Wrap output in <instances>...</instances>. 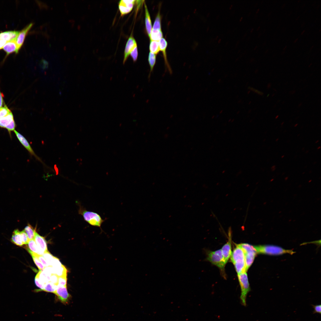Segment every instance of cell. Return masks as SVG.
Returning a JSON list of instances; mask_svg holds the SVG:
<instances>
[{"instance_id":"cell-1","label":"cell","mask_w":321,"mask_h":321,"mask_svg":"<svg viewBox=\"0 0 321 321\" xmlns=\"http://www.w3.org/2000/svg\"><path fill=\"white\" fill-rule=\"evenodd\" d=\"M236 246L232 254L231 260L234 265L238 274L246 271L243 251L238 244H236Z\"/></svg>"},{"instance_id":"cell-2","label":"cell","mask_w":321,"mask_h":321,"mask_svg":"<svg viewBox=\"0 0 321 321\" xmlns=\"http://www.w3.org/2000/svg\"><path fill=\"white\" fill-rule=\"evenodd\" d=\"M257 254L279 255L288 253L292 254L295 252L292 250H286L277 246L270 245L253 246Z\"/></svg>"},{"instance_id":"cell-3","label":"cell","mask_w":321,"mask_h":321,"mask_svg":"<svg viewBox=\"0 0 321 321\" xmlns=\"http://www.w3.org/2000/svg\"><path fill=\"white\" fill-rule=\"evenodd\" d=\"M80 212L84 220L88 224L92 226L100 228L102 231L101 226L105 220L103 219L99 214L83 209L81 210Z\"/></svg>"},{"instance_id":"cell-4","label":"cell","mask_w":321,"mask_h":321,"mask_svg":"<svg viewBox=\"0 0 321 321\" xmlns=\"http://www.w3.org/2000/svg\"><path fill=\"white\" fill-rule=\"evenodd\" d=\"M239 281L240 286L241 293L240 299L241 304L244 306L246 305V298L250 288L246 272L238 274Z\"/></svg>"},{"instance_id":"cell-5","label":"cell","mask_w":321,"mask_h":321,"mask_svg":"<svg viewBox=\"0 0 321 321\" xmlns=\"http://www.w3.org/2000/svg\"><path fill=\"white\" fill-rule=\"evenodd\" d=\"M238 244L242 248L244 254L246 270L247 272L253 263L257 254L253 246L246 243Z\"/></svg>"},{"instance_id":"cell-6","label":"cell","mask_w":321,"mask_h":321,"mask_svg":"<svg viewBox=\"0 0 321 321\" xmlns=\"http://www.w3.org/2000/svg\"><path fill=\"white\" fill-rule=\"evenodd\" d=\"M207 260L218 267L222 271H224V267L226 263L224 260L221 249L208 252L207 254Z\"/></svg>"},{"instance_id":"cell-7","label":"cell","mask_w":321,"mask_h":321,"mask_svg":"<svg viewBox=\"0 0 321 321\" xmlns=\"http://www.w3.org/2000/svg\"><path fill=\"white\" fill-rule=\"evenodd\" d=\"M54 293L56 296L57 300L64 304L68 303L71 297L67 291V286L57 285Z\"/></svg>"},{"instance_id":"cell-8","label":"cell","mask_w":321,"mask_h":321,"mask_svg":"<svg viewBox=\"0 0 321 321\" xmlns=\"http://www.w3.org/2000/svg\"><path fill=\"white\" fill-rule=\"evenodd\" d=\"M34 240L37 246L39 255H42L48 251L47 243L43 237L36 232Z\"/></svg>"},{"instance_id":"cell-9","label":"cell","mask_w":321,"mask_h":321,"mask_svg":"<svg viewBox=\"0 0 321 321\" xmlns=\"http://www.w3.org/2000/svg\"><path fill=\"white\" fill-rule=\"evenodd\" d=\"M33 25V23H31L26 26L21 31H19L15 40L18 51L23 45L26 37Z\"/></svg>"},{"instance_id":"cell-10","label":"cell","mask_w":321,"mask_h":321,"mask_svg":"<svg viewBox=\"0 0 321 321\" xmlns=\"http://www.w3.org/2000/svg\"><path fill=\"white\" fill-rule=\"evenodd\" d=\"M135 0H122L119 3V8L121 15L130 12L132 10Z\"/></svg>"},{"instance_id":"cell-11","label":"cell","mask_w":321,"mask_h":321,"mask_svg":"<svg viewBox=\"0 0 321 321\" xmlns=\"http://www.w3.org/2000/svg\"><path fill=\"white\" fill-rule=\"evenodd\" d=\"M229 230V240L228 242L222 247L221 251L224 260L226 263L232 255V235L231 230Z\"/></svg>"},{"instance_id":"cell-12","label":"cell","mask_w":321,"mask_h":321,"mask_svg":"<svg viewBox=\"0 0 321 321\" xmlns=\"http://www.w3.org/2000/svg\"><path fill=\"white\" fill-rule=\"evenodd\" d=\"M14 132L17 138L24 147L28 150L32 155L34 156L37 160L41 162L42 161L40 158L35 154L29 143L26 138L20 133L15 130Z\"/></svg>"},{"instance_id":"cell-13","label":"cell","mask_w":321,"mask_h":321,"mask_svg":"<svg viewBox=\"0 0 321 321\" xmlns=\"http://www.w3.org/2000/svg\"><path fill=\"white\" fill-rule=\"evenodd\" d=\"M137 45L136 40L132 36L129 38L125 46L123 63L124 64L131 52L135 47Z\"/></svg>"},{"instance_id":"cell-14","label":"cell","mask_w":321,"mask_h":321,"mask_svg":"<svg viewBox=\"0 0 321 321\" xmlns=\"http://www.w3.org/2000/svg\"><path fill=\"white\" fill-rule=\"evenodd\" d=\"M160 51L162 52L163 56L165 63L169 73H172L171 69L168 63L167 58L166 49L167 46V42L166 40L162 37L159 41Z\"/></svg>"},{"instance_id":"cell-15","label":"cell","mask_w":321,"mask_h":321,"mask_svg":"<svg viewBox=\"0 0 321 321\" xmlns=\"http://www.w3.org/2000/svg\"><path fill=\"white\" fill-rule=\"evenodd\" d=\"M3 49L6 53L5 59L11 53L15 52L17 54L18 52L15 40L7 42L4 46Z\"/></svg>"},{"instance_id":"cell-16","label":"cell","mask_w":321,"mask_h":321,"mask_svg":"<svg viewBox=\"0 0 321 321\" xmlns=\"http://www.w3.org/2000/svg\"><path fill=\"white\" fill-rule=\"evenodd\" d=\"M19 31H6L0 33V40L7 42L15 40Z\"/></svg>"},{"instance_id":"cell-17","label":"cell","mask_w":321,"mask_h":321,"mask_svg":"<svg viewBox=\"0 0 321 321\" xmlns=\"http://www.w3.org/2000/svg\"><path fill=\"white\" fill-rule=\"evenodd\" d=\"M12 242L15 244L21 246L24 245L22 236L21 233L18 229H16L13 232L11 239Z\"/></svg>"},{"instance_id":"cell-18","label":"cell","mask_w":321,"mask_h":321,"mask_svg":"<svg viewBox=\"0 0 321 321\" xmlns=\"http://www.w3.org/2000/svg\"><path fill=\"white\" fill-rule=\"evenodd\" d=\"M145 10V24L146 31L148 36L150 38L152 29V24L150 14L148 10L147 6L144 3Z\"/></svg>"},{"instance_id":"cell-19","label":"cell","mask_w":321,"mask_h":321,"mask_svg":"<svg viewBox=\"0 0 321 321\" xmlns=\"http://www.w3.org/2000/svg\"><path fill=\"white\" fill-rule=\"evenodd\" d=\"M14 120L13 115L11 112L6 116L0 118V127L5 128Z\"/></svg>"},{"instance_id":"cell-20","label":"cell","mask_w":321,"mask_h":321,"mask_svg":"<svg viewBox=\"0 0 321 321\" xmlns=\"http://www.w3.org/2000/svg\"><path fill=\"white\" fill-rule=\"evenodd\" d=\"M163 37L162 30H156L152 29L150 39V40L159 42Z\"/></svg>"},{"instance_id":"cell-21","label":"cell","mask_w":321,"mask_h":321,"mask_svg":"<svg viewBox=\"0 0 321 321\" xmlns=\"http://www.w3.org/2000/svg\"><path fill=\"white\" fill-rule=\"evenodd\" d=\"M27 234L29 239H34L36 232L35 229H34L29 224H28L23 230Z\"/></svg>"},{"instance_id":"cell-22","label":"cell","mask_w":321,"mask_h":321,"mask_svg":"<svg viewBox=\"0 0 321 321\" xmlns=\"http://www.w3.org/2000/svg\"><path fill=\"white\" fill-rule=\"evenodd\" d=\"M156 56V55L150 52L148 57V61L150 67V72L148 76L149 78L150 77L151 73L152 71L155 64Z\"/></svg>"},{"instance_id":"cell-23","label":"cell","mask_w":321,"mask_h":321,"mask_svg":"<svg viewBox=\"0 0 321 321\" xmlns=\"http://www.w3.org/2000/svg\"><path fill=\"white\" fill-rule=\"evenodd\" d=\"M40 281L44 285L50 281V276L47 275L43 271H40L36 275Z\"/></svg>"},{"instance_id":"cell-24","label":"cell","mask_w":321,"mask_h":321,"mask_svg":"<svg viewBox=\"0 0 321 321\" xmlns=\"http://www.w3.org/2000/svg\"><path fill=\"white\" fill-rule=\"evenodd\" d=\"M28 248H26L29 250L36 255H39L37 246L34 239L29 240L28 243Z\"/></svg>"},{"instance_id":"cell-25","label":"cell","mask_w":321,"mask_h":321,"mask_svg":"<svg viewBox=\"0 0 321 321\" xmlns=\"http://www.w3.org/2000/svg\"><path fill=\"white\" fill-rule=\"evenodd\" d=\"M149 48L150 52L157 55L160 51L159 42L150 40Z\"/></svg>"},{"instance_id":"cell-26","label":"cell","mask_w":321,"mask_h":321,"mask_svg":"<svg viewBox=\"0 0 321 321\" xmlns=\"http://www.w3.org/2000/svg\"><path fill=\"white\" fill-rule=\"evenodd\" d=\"M53 268L54 270V274H56L58 277L67 276V270L63 265H62L61 266L57 268Z\"/></svg>"},{"instance_id":"cell-27","label":"cell","mask_w":321,"mask_h":321,"mask_svg":"<svg viewBox=\"0 0 321 321\" xmlns=\"http://www.w3.org/2000/svg\"><path fill=\"white\" fill-rule=\"evenodd\" d=\"M57 286V285L50 281L45 284L43 291L54 293L56 290Z\"/></svg>"},{"instance_id":"cell-28","label":"cell","mask_w":321,"mask_h":321,"mask_svg":"<svg viewBox=\"0 0 321 321\" xmlns=\"http://www.w3.org/2000/svg\"><path fill=\"white\" fill-rule=\"evenodd\" d=\"M161 17L159 12L155 18L152 29L156 30H161Z\"/></svg>"},{"instance_id":"cell-29","label":"cell","mask_w":321,"mask_h":321,"mask_svg":"<svg viewBox=\"0 0 321 321\" xmlns=\"http://www.w3.org/2000/svg\"><path fill=\"white\" fill-rule=\"evenodd\" d=\"M28 251L32 256L34 262L40 271H43L45 267L36 255L29 251Z\"/></svg>"},{"instance_id":"cell-30","label":"cell","mask_w":321,"mask_h":321,"mask_svg":"<svg viewBox=\"0 0 321 321\" xmlns=\"http://www.w3.org/2000/svg\"><path fill=\"white\" fill-rule=\"evenodd\" d=\"M11 112L6 105L0 108V118L5 117Z\"/></svg>"},{"instance_id":"cell-31","label":"cell","mask_w":321,"mask_h":321,"mask_svg":"<svg viewBox=\"0 0 321 321\" xmlns=\"http://www.w3.org/2000/svg\"><path fill=\"white\" fill-rule=\"evenodd\" d=\"M42 256L48 263L49 266H51L52 261L54 257L48 251L42 255Z\"/></svg>"},{"instance_id":"cell-32","label":"cell","mask_w":321,"mask_h":321,"mask_svg":"<svg viewBox=\"0 0 321 321\" xmlns=\"http://www.w3.org/2000/svg\"><path fill=\"white\" fill-rule=\"evenodd\" d=\"M16 126V125L14 120L5 128L7 130L10 136H11V132L15 130Z\"/></svg>"},{"instance_id":"cell-33","label":"cell","mask_w":321,"mask_h":321,"mask_svg":"<svg viewBox=\"0 0 321 321\" xmlns=\"http://www.w3.org/2000/svg\"><path fill=\"white\" fill-rule=\"evenodd\" d=\"M67 276L58 277V285L67 286Z\"/></svg>"},{"instance_id":"cell-34","label":"cell","mask_w":321,"mask_h":321,"mask_svg":"<svg viewBox=\"0 0 321 321\" xmlns=\"http://www.w3.org/2000/svg\"><path fill=\"white\" fill-rule=\"evenodd\" d=\"M62 265L59 259L54 257L51 266L54 268H57L61 266Z\"/></svg>"},{"instance_id":"cell-35","label":"cell","mask_w":321,"mask_h":321,"mask_svg":"<svg viewBox=\"0 0 321 321\" xmlns=\"http://www.w3.org/2000/svg\"><path fill=\"white\" fill-rule=\"evenodd\" d=\"M35 283L36 286L38 288H40V289L37 290L38 292L39 291H43L44 287L45 285L42 284L39 281L38 278L36 276H35L34 279Z\"/></svg>"},{"instance_id":"cell-36","label":"cell","mask_w":321,"mask_h":321,"mask_svg":"<svg viewBox=\"0 0 321 321\" xmlns=\"http://www.w3.org/2000/svg\"><path fill=\"white\" fill-rule=\"evenodd\" d=\"M134 62H136L137 59L138 52L137 45L136 46L130 54Z\"/></svg>"},{"instance_id":"cell-37","label":"cell","mask_w":321,"mask_h":321,"mask_svg":"<svg viewBox=\"0 0 321 321\" xmlns=\"http://www.w3.org/2000/svg\"><path fill=\"white\" fill-rule=\"evenodd\" d=\"M314 309L313 314L319 313L320 314L321 313V305L320 304L314 305H311Z\"/></svg>"},{"instance_id":"cell-38","label":"cell","mask_w":321,"mask_h":321,"mask_svg":"<svg viewBox=\"0 0 321 321\" xmlns=\"http://www.w3.org/2000/svg\"><path fill=\"white\" fill-rule=\"evenodd\" d=\"M36 256L45 267L49 266V265L42 255H36Z\"/></svg>"},{"instance_id":"cell-39","label":"cell","mask_w":321,"mask_h":321,"mask_svg":"<svg viewBox=\"0 0 321 321\" xmlns=\"http://www.w3.org/2000/svg\"><path fill=\"white\" fill-rule=\"evenodd\" d=\"M58 277L55 274H52L50 276V281L58 285Z\"/></svg>"},{"instance_id":"cell-40","label":"cell","mask_w":321,"mask_h":321,"mask_svg":"<svg viewBox=\"0 0 321 321\" xmlns=\"http://www.w3.org/2000/svg\"><path fill=\"white\" fill-rule=\"evenodd\" d=\"M3 95L0 91V108L2 107L4 103Z\"/></svg>"},{"instance_id":"cell-41","label":"cell","mask_w":321,"mask_h":321,"mask_svg":"<svg viewBox=\"0 0 321 321\" xmlns=\"http://www.w3.org/2000/svg\"><path fill=\"white\" fill-rule=\"evenodd\" d=\"M7 42L4 40H0V50L3 48L4 46Z\"/></svg>"},{"instance_id":"cell-42","label":"cell","mask_w":321,"mask_h":321,"mask_svg":"<svg viewBox=\"0 0 321 321\" xmlns=\"http://www.w3.org/2000/svg\"><path fill=\"white\" fill-rule=\"evenodd\" d=\"M251 90H252L254 92L258 94H259V95H262V94H263V93L262 92L258 91V90L255 89H253V88H251Z\"/></svg>"},{"instance_id":"cell-43","label":"cell","mask_w":321,"mask_h":321,"mask_svg":"<svg viewBox=\"0 0 321 321\" xmlns=\"http://www.w3.org/2000/svg\"><path fill=\"white\" fill-rule=\"evenodd\" d=\"M271 169H272V171L276 169L275 166H272V167L271 168Z\"/></svg>"},{"instance_id":"cell-44","label":"cell","mask_w":321,"mask_h":321,"mask_svg":"<svg viewBox=\"0 0 321 321\" xmlns=\"http://www.w3.org/2000/svg\"><path fill=\"white\" fill-rule=\"evenodd\" d=\"M270 84H268V86H267L268 88H269L270 87Z\"/></svg>"},{"instance_id":"cell-45","label":"cell","mask_w":321,"mask_h":321,"mask_svg":"<svg viewBox=\"0 0 321 321\" xmlns=\"http://www.w3.org/2000/svg\"><path fill=\"white\" fill-rule=\"evenodd\" d=\"M305 150V149H304V147L302 149V150Z\"/></svg>"},{"instance_id":"cell-46","label":"cell","mask_w":321,"mask_h":321,"mask_svg":"<svg viewBox=\"0 0 321 321\" xmlns=\"http://www.w3.org/2000/svg\"><path fill=\"white\" fill-rule=\"evenodd\" d=\"M308 152H309V151H308V150L306 151V153H308Z\"/></svg>"},{"instance_id":"cell-47","label":"cell","mask_w":321,"mask_h":321,"mask_svg":"<svg viewBox=\"0 0 321 321\" xmlns=\"http://www.w3.org/2000/svg\"><path fill=\"white\" fill-rule=\"evenodd\" d=\"M298 125V124H296V125H295V127H296V126L297 125Z\"/></svg>"},{"instance_id":"cell-48","label":"cell","mask_w":321,"mask_h":321,"mask_svg":"<svg viewBox=\"0 0 321 321\" xmlns=\"http://www.w3.org/2000/svg\"><path fill=\"white\" fill-rule=\"evenodd\" d=\"M278 116H277L276 117V119L277 118H278Z\"/></svg>"},{"instance_id":"cell-49","label":"cell","mask_w":321,"mask_h":321,"mask_svg":"<svg viewBox=\"0 0 321 321\" xmlns=\"http://www.w3.org/2000/svg\"><path fill=\"white\" fill-rule=\"evenodd\" d=\"M316 163H317V162H314V164H315Z\"/></svg>"},{"instance_id":"cell-50","label":"cell","mask_w":321,"mask_h":321,"mask_svg":"<svg viewBox=\"0 0 321 321\" xmlns=\"http://www.w3.org/2000/svg\"><path fill=\"white\" fill-rule=\"evenodd\" d=\"M318 141H319V140H317V141L316 142V143H317Z\"/></svg>"},{"instance_id":"cell-51","label":"cell","mask_w":321,"mask_h":321,"mask_svg":"<svg viewBox=\"0 0 321 321\" xmlns=\"http://www.w3.org/2000/svg\"><path fill=\"white\" fill-rule=\"evenodd\" d=\"M320 147H318V149H319L320 148Z\"/></svg>"},{"instance_id":"cell-52","label":"cell","mask_w":321,"mask_h":321,"mask_svg":"<svg viewBox=\"0 0 321 321\" xmlns=\"http://www.w3.org/2000/svg\"><path fill=\"white\" fill-rule=\"evenodd\" d=\"M284 155H283V156H282L281 158H283L284 157Z\"/></svg>"},{"instance_id":"cell-53","label":"cell","mask_w":321,"mask_h":321,"mask_svg":"<svg viewBox=\"0 0 321 321\" xmlns=\"http://www.w3.org/2000/svg\"><path fill=\"white\" fill-rule=\"evenodd\" d=\"M289 141H290V140H289V141H287V142H289Z\"/></svg>"},{"instance_id":"cell-54","label":"cell","mask_w":321,"mask_h":321,"mask_svg":"<svg viewBox=\"0 0 321 321\" xmlns=\"http://www.w3.org/2000/svg\"><path fill=\"white\" fill-rule=\"evenodd\" d=\"M278 139H277L276 140V141H278Z\"/></svg>"},{"instance_id":"cell-55","label":"cell","mask_w":321,"mask_h":321,"mask_svg":"<svg viewBox=\"0 0 321 321\" xmlns=\"http://www.w3.org/2000/svg\"><path fill=\"white\" fill-rule=\"evenodd\" d=\"M299 135H300V134H298V136H299Z\"/></svg>"},{"instance_id":"cell-56","label":"cell","mask_w":321,"mask_h":321,"mask_svg":"<svg viewBox=\"0 0 321 321\" xmlns=\"http://www.w3.org/2000/svg\"><path fill=\"white\" fill-rule=\"evenodd\" d=\"M283 123H284V122H283V123H282L281 125H282V124H283Z\"/></svg>"}]
</instances>
